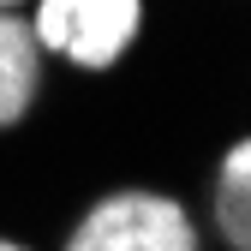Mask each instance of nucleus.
Masks as SVG:
<instances>
[{
  "label": "nucleus",
  "mask_w": 251,
  "mask_h": 251,
  "mask_svg": "<svg viewBox=\"0 0 251 251\" xmlns=\"http://www.w3.org/2000/svg\"><path fill=\"white\" fill-rule=\"evenodd\" d=\"M66 251H203V239L179 198L132 185L90 203L66 233Z\"/></svg>",
  "instance_id": "obj_1"
},
{
  "label": "nucleus",
  "mask_w": 251,
  "mask_h": 251,
  "mask_svg": "<svg viewBox=\"0 0 251 251\" xmlns=\"http://www.w3.org/2000/svg\"><path fill=\"white\" fill-rule=\"evenodd\" d=\"M30 30H36L42 54L72 60L84 72H108L138 42L144 0H36Z\"/></svg>",
  "instance_id": "obj_2"
},
{
  "label": "nucleus",
  "mask_w": 251,
  "mask_h": 251,
  "mask_svg": "<svg viewBox=\"0 0 251 251\" xmlns=\"http://www.w3.org/2000/svg\"><path fill=\"white\" fill-rule=\"evenodd\" d=\"M42 42L36 30H30V18L18 12H0V132L6 126H18L30 108H36L42 96Z\"/></svg>",
  "instance_id": "obj_3"
},
{
  "label": "nucleus",
  "mask_w": 251,
  "mask_h": 251,
  "mask_svg": "<svg viewBox=\"0 0 251 251\" xmlns=\"http://www.w3.org/2000/svg\"><path fill=\"white\" fill-rule=\"evenodd\" d=\"M209 222L233 251H251V138H239L209 185Z\"/></svg>",
  "instance_id": "obj_4"
},
{
  "label": "nucleus",
  "mask_w": 251,
  "mask_h": 251,
  "mask_svg": "<svg viewBox=\"0 0 251 251\" xmlns=\"http://www.w3.org/2000/svg\"><path fill=\"white\" fill-rule=\"evenodd\" d=\"M0 251H30V245H18V239H0Z\"/></svg>",
  "instance_id": "obj_5"
},
{
  "label": "nucleus",
  "mask_w": 251,
  "mask_h": 251,
  "mask_svg": "<svg viewBox=\"0 0 251 251\" xmlns=\"http://www.w3.org/2000/svg\"><path fill=\"white\" fill-rule=\"evenodd\" d=\"M12 6H18V0H0V12H12Z\"/></svg>",
  "instance_id": "obj_6"
}]
</instances>
